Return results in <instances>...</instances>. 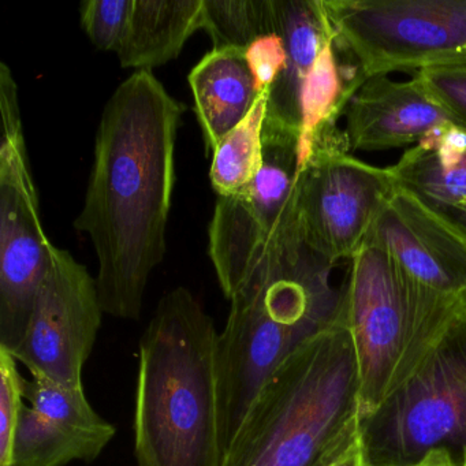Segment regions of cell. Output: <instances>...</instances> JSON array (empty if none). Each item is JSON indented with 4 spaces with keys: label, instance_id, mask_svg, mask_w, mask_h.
I'll return each instance as SVG.
<instances>
[{
    "label": "cell",
    "instance_id": "cell-1",
    "mask_svg": "<svg viewBox=\"0 0 466 466\" xmlns=\"http://www.w3.org/2000/svg\"><path fill=\"white\" fill-rule=\"evenodd\" d=\"M182 111L146 70L127 77L103 108L75 228L94 245L100 302L113 318L140 319L149 277L165 258Z\"/></svg>",
    "mask_w": 466,
    "mask_h": 466
},
{
    "label": "cell",
    "instance_id": "cell-2",
    "mask_svg": "<svg viewBox=\"0 0 466 466\" xmlns=\"http://www.w3.org/2000/svg\"><path fill=\"white\" fill-rule=\"evenodd\" d=\"M219 332L189 289L166 293L138 345L137 466H223Z\"/></svg>",
    "mask_w": 466,
    "mask_h": 466
},
{
    "label": "cell",
    "instance_id": "cell-3",
    "mask_svg": "<svg viewBox=\"0 0 466 466\" xmlns=\"http://www.w3.org/2000/svg\"><path fill=\"white\" fill-rule=\"evenodd\" d=\"M360 381L340 297L337 319L267 380L223 466H329L360 438Z\"/></svg>",
    "mask_w": 466,
    "mask_h": 466
},
{
    "label": "cell",
    "instance_id": "cell-4",
    "mask_svg": "<svg viewBox=\"0 0 466 466\" xmlns=\"http://www.w3.org/2000/svg\"><path fill=\"white\" fill-rule=\"evenodd\" d=\"M331 264L308 248L248 278L219 334L223 441L230 446L272 373L337 319L342 290Z\"/></svg>",
    "mask_w": 466,
    "mask_h": 466
},
{
    "label": "cell",
    "instance_id": "cell-5",
    "mask_svg": "<svg viewBox=\"0 0 466 466\" xmlns=\"http://www.w3.org/2000/svg\"><path fill=\"white\" fill-rule=\"evenodd\" d=\"M340 290L364 419L419 370L466 307V297L444 296L420 285L370 234L350 258Z\"/></svg>",
    "mask_w": 466,
    "mask_h": 466
},
{
    "label": "cell",
    "instance_id": "cell-6",
    "mask_svg": "<svg viewBox=\"0 0 466 466\" xmlns=\"http://www.w3.org/2000/svg\"><path fill=\"white\" fill-rule=\"evenodd\" d=\"M299 132L266 118L264 165L241 192L218 198L208 255L226 299L264 267L304 250L299 208Z\"/></svg>",
    "mask_w": 466,
    "mask_h": 466
},
{
    "label": "cell",
    "instance_id": "cell-7",
    "mask_svg": "<svg viewBox=\"0 0 466 466\" xmlns=\"http://www.w3.org/2000/svg\"><path fill=\"white\" fill-rule=\"evenodd\" d=\"M360 435L373 466H413L433 450L458 465L466 446V307L419 370L378 410Z\"/></svg>",
    "mask_w": 466,
    "mask_h": 466
},
{
    "label": "cell",
    "instance_id": "cell-8",
    "mask_svg": "<svg viewBox=\"0 0 466 466\" xmlns=\"http://www.w3.org/2000/svg\"><path fill=\"white\" fill-rule=\"evenodd\" d=\"M18 86L0 64V349L23 343L56 245L40 214L24 135Z\"/></svg>",
    "mask_w": 466,
    "mask_h": 466
},
{
    "label": "cell",
    "instance_id": "cell-9",
    "mask_svg": "<svg viewBox=\"0 0 466 466\" xmlns=\"http://www.w3.org/2000/svg\"><path fill=\"white\" fill-rule=\"evenodd\" d=\"M365 77L466 64V0H323Z\"/></svg>",
    "mask_w": 466,
    "mask_h": 466
},
{
    "label": "cell",
    "instance_id": "cell-10",
    "mask_svg": "<svg viewBox=\"0 0 466 466\" xmlns=\"http://www.w3.org/2000/svg\"><path fill=\"white\" fill-rule=\"evenodd\" d=\"M350 151L345 132L329 122L313 135L299 167L304 244L331 266L353 258L395 190L389 168L368 165Z\"/></svg>",
    "mask_w": 466,
    "mask_h": 466
},
{
    "label": "cell",
    "instance_id": "cell-11",
    "mask_svg": "<svg viewBox=\"0 0 466 466\" xmlns=\"http://www.w3.org/2000/svg\"><path fill=\"white\" fill-rule=\"evenodd\" d=\"M103 313L96 278L69 250L54 247L25 337L13 356L32 376L81 389Z\"/></svg>",
    "mask_w": 466,
    "mask_h": 466
},
{
    "label": "cell",
    "instance_id": "cell-12",
    "mask_svg": "<svg viewBox=\"0 0 466 466\" xmlns=\"http://www.w3.org/2000/svg\"><path fill=\"white\" fill-rule=\"evenodd\" d=\"M13 466H67L94 462L116 438L84 387L64 386L43 376L25 379Z\"/></svg>",
    "mask_w": 466,
    "mask_h": 466
},
{
    "label": "cell",
    "instance_id": "cell-13",
    "mask_svg": "<svg viewBox=\"0 0 466 466\" xmlns=\"http://www.w3.org/2000/svg\"><path fill=\"white\" fill-rule=\"evenodd\" d=\"M368 234L420 285L466 297V239L397 187Z\"/></svg>",
    "mask_w": 466,
    "mask_h": 466
},
{
    "label": "cell",
    "instance_id": "cell-14",
    "mask_svg": "<svg viewBox=\"0 0 466 466\" xmlns=\"http://www.w3.org/2000/svg\"><path fill=\"white\" fill-rule=\"evenodd\" d=\"M345 116L353 151L416 146L439 127L454 124L416 75L409 81L367 78L346 106Z\"/></svg>",
    "mask_w": 466,
    "mask_h": 466
},
{
    "label": "cell",
    "instance_id": "cell-15",
    "mask_svg": "<svg viewBox=\"0 0 466 466\" xmlns=\"http://www.w3.org/2000/svg\"><path fill=\"white\" fill-rule=\"evenodd\" d=\"M397 189L466 239V129L444 125L389 167Z\"/></svg>",
    "mask_w": 466,
    "mask_h": 466
},
{
    "label": "cell",
    "instance_id": "cell-16",
    "mask_svg": "<svg viewBox=\"0 0 466 466\" xmlns=\"http://www.w3.org/2000/svg\"><path fill=\"white\" fill-rule=\"evenodd\" d=\"M274 34L285 43L286 66L269 89L267 119L299 132V97L327 42L335 36L323 0H272Z\"/></svg>",
    "mask_w": 466,
    "mask_h": 466
},
{
    "label": "cell",
    "instance_id": "cell-17",
    "mask_svg": "<svg viewBox=\"0 0 466 466\" xmlns=\"http://www.w3.org/2000/svg\"><path fill=\"white\" fill-rule=\"evenodd\" d=\"M187 81L207 151L212 154L252 110L258 96L255 78L242 51L211 50L193 67Z\"/></svg>",
    "mask_w": 466,
    "mask_h": 466
},
{
    "label": "cell",
    "instance_id": "cell-18",
    "mask_svg": "<svg viewBox=\"0 0 466 466\" xmlns=\"http://www.w3.org/2000/svg\"><path fill=\"white\" fill-rule=\"evenodd\" d=\"M204 0H135L129 31L119 48L124 69L152 72L178 58L198 29H203Z\"/></svg>",
    "mask_w": 466,
    "mask_h": 466
},
{
    "label": "cell",
    "instance_id": "cell-19",
    "mask_svg": "<svg viewBox=\"0 0 466 466\" xmlns=\"http://www.w3.org/2000/svg\"><path fill=\"white\" fill-rule=\"evenodd\" d=\"M365 80L364 73L338 42L335 34L319 54L302 86L299 97V167L309 157L313 135L323 125L338 122L340 116H345L346 106Z\"/></svg>",
    "mask_w": 466,
    "mask_h": 466
},
{
    "label": "cell",
    "instance_id": "cell-20",
    "mask_svg": "<svg viewBox=\"0 0 466 466\" xmlns=\"http://www.w3.org/2000/svg\"><path fill=\"white\" fill-rule=\"evenodd\" d=\"M269 89L258 94L252 110L218 143L212 152L209 179L218 198L244 190L264 165V125Z\"/></svg>",
    "mask_w": 466,
    "mask_h": 466
},
{
    "label": "cell",
    "instance_id": "cell-21",
    "mask_svg": "<svg viewBox=\"0 0 466 466\" xmlns=\"http://www.w3.org/2000/svg\"><path fill=\"white\" fill-rule=\"evenodd\" d=\"M203 29L212 50L245 53L258 37L274 34L272 0H204Z\"/></svg>",
    "mask_w": 466,
    "mask_h": 466
},
{
    "label": "cell",
    "instance_id": "cell-22",
    "mask_svg": "<svg viewBox=\"0 0 466 466\" xmlns=\"http://www.w3.org/2000/svg\"><path fill=\"white\" fill-rule=\"evenodd\" d=\"M135 0H86L80 21L92 45L100 51L118 53L129 31Z\"/></svg>",
    "mask_w": 466,
    "mask_h": 466
},
{
    "label": "cell",
    "instance_id": "cell-23",
    "mask_svg": "<svg viewBox=\"0 0 466 466\" xmlns=\"http://www.w3.org/2000/svg\"><path fill=\"white\" fill-rule=\"evenodd\" d=\"M25 379L9 350L0 349V466H13Z\"/></svg>",
    "mask_w": 466,
    "mask_h": 466
},
{
    "label": "cell",
    "instance_id": "cell-24",
    "mask_svg": "<svg viewBox=\"0 0 466 466\" xmlns=\"http://www.w3.org/2000/svg\"><path fill=\"white\" fill-rule=\"evenodd\" d=\"M416 76L451 121L466 129V64L430 67Z\"/></svg>",
    "mask_w": 466,
    "mask_h": 466
},
{
    "label": "cell",
    "instance_id": "cell-25",
    "mask_svg": "<svg viewBox=\"0 0 466 466\" xmlns=\"http://www.w3.org/2000/svg\"><path fill=\"white\" fill-rule=\"evenodd\" d=\"M245 59L255 78L256 91L261 94L271 89L285 69V43L278 34L258 37L245 51Z\"/></svg>",
    "mask_w": 466,
    "mask_h": 466
},
{
    "label": "cell",
    "instance_id": "cell-26",
    "mask_svg": "<svg viewBox=\"0 0 466 466\" xmlns=\"http://www.w3.org/2000/svg\"><path fill=\"white\" fill-rule=\"evenodd\" d=\"M329 466H373L365 451L361 435Z\"/></svg>",
    "mask_w": 466,
    "mask_h": 466
},
{
    "label": "cell",
    "instance_id": "cell-27",
    "mask_svg": "<svg viewBox=\"0 0 466 466\" xmlns=\"http://www.w3.org/2000/svg\"><path fill=\"white\" fill-rule=\"evenodd\" d=\"M413 466H460L446 450H433Z\"/></svg>",
    "mask_w": 466,
    "mask_h": 466
},
{
    "label": "cell",
    "instance_id": "cell-28",
    "mask_svg": "<svg viewBox=\"0 0 466 466\" xmlns=\"http://www.w3.org/2000/svg\"><path fill=\"white\" fill-rule=\"evenodd\" d=\"M461 466H466V446L465 449H463L462 463H461Z\"/></svg>",
    "mask_w": 466,
    "mask_h": 466
}]
</instances>
